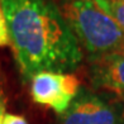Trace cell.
<instances>
[{"label": "cell", "mask_w": 124, "mask_h": 124, "mask_svg": "<svg viewBox=\"0 0 124 124\" xmlns=\"http://www.w3.org/2000/svg\"><path fill=\"white\" fill-rule=\"evenodd\" d=\"M4 116H5V98L3 90L0 87V124H3Z\"/></svg>", "instance_id": "obj_9"}, {"label": "cell", "mask_w": 124, "mask_h": 124, "mask_svg": "<svg viewBox=\"0 0 124 124\" xmlns=\"http://www.w3.org/2000/svg\"><path fill=\"white\" fill-rule=\"evenodd\" d=\"M94 3L124 29V0H94Z\"/></svg>", "instance_id": "obj_6"}, {"label": "cell", "mask_w": 124, "mask_h": 124, "mask_svg": "<svg viewBox=\"0 0 124 124\" xmlns=\"http://www.w3.org/2000/svg\"><path fill=\"white\" fill-rule=\"evenodd\" d=\"M8 44H10V39H9L7 19H5L1 5H0V47H5Z\"/></svg>", "instance_id": "obj_7"}, {"label": "cell", "mask_w": 124, "mask_h": 124, "mask_svg": "<svg viewBox=\"0 0 124 124\" xmlns=\"http://www.w3.org/2000/svg\"><path fill=\"white\" fill-rule=\"evenodd\" d=\"M16 66L25 80L41 72H70L82 48L58 7L48 0H0Z\"/></svg>", "instance_id": "obj_1"}, {"label": "cell", "mask_w": 124, "mask_h": 124, "mask_svg": "<svg viewBox=\"0 0 124 124\" xmlns=\"http://www.w3.org/2000/svg\"><path fill=\"white\" fill-rule=\"evenodd\" d=\"M58 8L91 61L124 51V29L94 0H63Z\"/></svg>", "instance_id": "obj_2"}, {"label": "cell", "mask_w": 124, "mask_h": 124, "mask_svg": "<svg viewBox=\"0 0 124 124\" xmlns=\"http://www.w3.org/2000/svg\"><path fill=\"white\" fill-rule=\"evenodd\" d=\"M91 80L96 87L124 95V51L91 61Z\"/></svg>", "instance_id": "obj_5"}, {"label": "cell", "mask_w": 124, "mask_h": 124, "mask_svg": "<svg viewBox=\"0 0 124 124\" xmlns=\"http://www.w3.org/2000/svg\"><path fill=\"white\" fill-rule=\"evenodd\" d=\"M80 91L78 78L69 72H41L31 78V96L36 104L62 115Z\"/></svg>", "instance_id": "obj_3"}, {"label": "cell", "mask_w": 124, "mask_h": 124, "mask_svg": "<svg viewBox=\"0 0 124 124\" xmlns=\"http://www.w3.org/2000/svg\"><path fill=\"white\" fill-rule=\"evenodd\" d=\"M3 124H28L25 118L16 114H5Z\"/></svg>", "instance_id": "obj_8"}, {"label": "cell", "mask_w": 124, "mask_h": 124, "mask_svg": "<svg viewBox=\"0 0 124 124\" xmlns=\"http://www.w3.org/2000/svg\"><path fill=\"white\" fill-rule=\"evenodd\" d=\"M61 124H124L122 111L99 95L80 90L61 115Z\"/></svg>", "instance_id": "obj_4"}]
</instances>
